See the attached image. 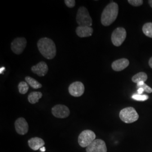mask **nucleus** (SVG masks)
<instances>
[{
    "label": "nucleus",
    "mask_w": 152,
    "mask_h": 152,
    "mask_svg": "<svg viewBox=\"0 0 152 152\" xmlns=\"http://www.w3.org/2000/svg\"><path fill=\"white\" fill-rule=\"evenodd\" d=\"M37 47L41 55L47 59H53L56 56L57 48L54 42L50 38H41L37 42Z\"/></svg>",
    "instance_id": "1"
},
{
    "label": "nucleus",
    "mask_w": 152,
    "mask_h": 152,
    "mask_svg": "<svg viewBox=\"0 0 152 152\" xmlns=\"http://www.w3.org/2000/svg\"><path fill=\"white\" fill-rule=\"evenodd\" d=\"M119 8L115 2L109 3L103 10L101 16V23L104 26H109L111 25L118 14Z\"/></svg>",
    "instance_id": "2"
},
{
    "label": "nucleus",
    "mask_w": 152,
    "mask_h": 152,
    "mask_svg": "<svg viewBox=\"0 0 152 152\" xmlns=\"http://www.w3.org/2000/svg\"><path fill=\"white\" fill-rule=\"evenodd\" d=\"M76 21L78 26L90 27L93 25V20L89 12L85 7L81 6L78 10L76 16Z\"/></svg>",
    "instance_id": "3"
},
{
    "label": "nucleus",
    "mask_w": 152,
    "mask_h": 152,
    "mask_svg": "<svg viewBox=\"0 0 152 152\" xmlns=\"http://www.w3.org/2000/svg\"><path fill=\"white\" fill-rule=\"evenodd\" d=\"M139 114L133 107H127L120 112V119L126 124H131L139 119Z\"/></svg>",
    "instance_id": "4"
},
{
    "label": "nucleus",
    "mask_w": 152,
    "mask_h": 152,
    "mask_svg": "<svg viewBox=\"0 0 152 152\" xmlns=\"http://www.w3.org/2000/svg\"><path fill=\"white\" fill-rule=\"evenodd\" d=\"M96 139V135L93 131L90 130H86L81 132L79 135L78 142L79 145L85 148L89 146Z\"/></svg>",
    "instance_id": "5"
},
{
    "label": "nucleus",
    "mask_w": 152,
    "mask_h": 152,
    "mask_svg": "<svg viewBox=\"0 0 152 152\" xmlns=\"http://www.w3.org/2000/svg\"><path fill=\"white\" fill-rule=\"evenodd\" d=\"M127 33L126 29L122 27H118L113 32L111 40L115 46H120L126 38Z\"/></svg>",
    "instance_id": "6"
},
{
    "label": "nucleus",
    "mask_w": 152,
    "mask_h": 152,
    "mask_svg": "<svg viewBox=\"0 0 152 152\" xmlns=\"http://www.w3.org/2000/svg\"><path fill=\"white\" fill-rule=\"evenodd\" d=\"M27 40L24 37H18L15 38L11 43V48L15 54H21L27 45Z\"/></svg>",
    "instance_id": "7"
},
{
    "label": "nucleus",
    "mask_w": 152,
    "mask_h": 152,
    "mask_svg": "<svg viewBox=\"0 0 152 152\" xmlns=\"http://www.w3.org/2000/svg\"><path fill=\"white\" fill-rule=\"evenodd\" d=\"M86 152H107V148L104 141L102 139H95L86 148Z\"/></svg>",
    "instance_id": "8"
},
{
    "label": "nucleus",
    "mask_w": 152,
    "mask_h": 152,
    "mask_svg": "<svg viewBox=\"0 0 152 152\" xmlns=\"http://www.w3.org/2000/svg\"><path fill=\"white\" fill-rule=\"evenodd\" d=\"M53 115L59 118H66L70 114V111L67 106L64 105H55L51 109Z\"/></svg>",
    "instance_id": "9"
},
{
    "label": "nucleus",
    "mask_w": 152,
    "mask_h": 152,
    "mask_svg": "<svg viewBox=\"0 0 152 152\" xmlns=\"http://www.w3.org/2000/svg\"><path fill=\"white\" fill-rule=\"evenodd\" d=\"M68 91L72 96L74 97H79L84 93L85 86L81 82L77 81L69 85Z\"/></svg>",
    "instance_id": "10"
},
{
    "label": "nucleus",
    "mask_w": 152,
    "mask_h": 152,
    "mask_svg": "<svg viewBox=\"0 0 152 152\" xmlns=\"http://www.w3.org/2000/svg\"><path fill=\"white\" fill-rule=\"evenodd\" d=\"M15 128L17 133L20 135H24L28 131V124L25 118L20 117L15 121Z\"/></svg>",
    "instance_id": "11"
},
{
    "label": "nucleus",
    "mask_w": 152,
    "mask_h": 152,
    "mask_svg": "<svg viewBox=\"0 0 152 152\" xmlns=\"http://www.w3.org/2000/svg\"><path fill=\"white\" fill-rule=\"evenodd\" d=\"M31 70L33 73L37 75L38 76L43 77L48 73V68L45 61H41L36 65L32 67Z\"/></svg>",
    "instance_id": "12"
},
{
    "label": "nucleus",
    "mask_w": 152,
    "mask_h": 152,
    "mask_svg": "<svg viewBox=\"0 0 152 152\" xmlns=\"http://www.w3.org/2000/svg\"><path fill=\"white\" fill-rule=\"evenodd\" d=\"M130 62L128 59L122 58L114 61L112 64V68L114 71L120 72L124 70L129 66Z\"/></svg>",
    "instance_id": "13"
},
{
    "label": "nucleus",
    "mask_w": 152,
    "mask_h": 152,
    "mask_svg": "<svg viewBox=\"0 0 152 152\" xmlns=\"http://www.w3.org/2000/svg\"><path fill=\"white\" fill-rule=\"evenodd\" d=\"M77 35L81 37H88L92 36L93 33V29L90 27L87 26H78L76 29Z\"/></svg>",
    "instance_id": "14"
},
{
    "label": "nucleus",
    "mask_w": 152,
    "mask_h": 152,
    "mask_svg": "<svg viewBox=\"0 0 152 152\" xmlns=\"http://www.w3.org/2000/svg\"><path fill=\"white\" fill-rule=\"evenodd\" d=\"M29 146L33 151H38L45 145L44 140L38 137H32L28 141Z\"/></svg>",
    "instance_id": "15"
},
{
    "label": "nucleus",
    "mask_w": 152,
    "mask_h": 152,
    "mask_svg": "<svg viewBox=\"0 0 152 152\" xmlns=\"http://www.w3.org/2000/svg\"><path fill=\"white\" fill-rule=\"evenodd\" d=\"M42 97V94L41 92L34 91L30 93L28 95V100L30 104H34L38 103L39 100Z\"/></svg>",
    "instance_id": "16"
},
{
    "label": "nucleus",
    "mask_w": 152,
    "mask_h": 152,
    "mask_svg": "<svg viewBox=\"0 0 152 152\" xmlns=\"http://www.w3.org/2000/svg\"><path fill=\"white\" fill-rule=\"evenodd\" d=\"M148 79L147 75L144 72H139L132 77V81L134 83L138 84L140 82H145Z\"/></svg>",
    "instance_id": "17"
},
{
    "label": "nucleus",
    "mask_w": 152,
    "mask_h": 152,
    "mask_svg": "<svg viewBox=\"0 0 152 152\" xmlns=\"http://www.w3.org/2000/svg\"><path fill=\"white\" fill-rule=\"evenodd\" d=\"M25 80L26 81V82L31 87H32L33 88L35 89H38V88H40L42 87V85L38 82L37 80H36L35 79L32 78L31 77L29 76H27L25 78Z\"/></svg>",
    "instance_id": "18"
},
{
    "label": "nucleus",
    "mask_w": 152,
    "mask_h": 152,
    "mask_svg": "<svg viewBox=\"0 0 152 152\" xmlns=\"http://www.w3.org/2000/svg\"><path fill=\"white\" fill-rule=\"evenodd\" d=\"M143 32L145 36L152 38V23H145L143 27Z\"/></svg>",
    "instance_id": "19"
},
{
    "label": "nucleus",
    "mask_w": 152,
    "mask_h": 152,
    "mask_svg": "<svg viewBox=\"0 0 152 152\" xmlns=\"http://www.w3.org/2000/svg\"><path fill=\"white\" fill-rule=\"evenodd\" d=\"M18 89L21 94H25L28 91V84L26 82H20L18 85Z\"/></svg>",
    "instance_id": "20"
},
{
    "label": "nucleus",
    "mask_w": 152,
    "mask_h": 152,
    "mask_svg": "<svg viewBox=\"0 0 152 152\" xmlns=\"http://www.w3.org/2000/svg\"><path fill=\"white\" fill-rule=\"evenodd\" d=\"M136 87L137 88H143L144 91H145L146 93H152V88L148 86L147 85H146L144 82H140L137 84Z\"/></svg>",
    "instance_id": "21"
},
{
    "label": "nucleus",
    "mask_w": 152,
    "mask_h": 152,
    "mask_svg": "<svg viewBox=\"0 0 152 152\" xmlns=\"http://www.w3.org/2000/svg\"><path fill=\"white\" fill-rule=\"evenodd\" d=\"M132 98L137 101H145L148 99L149 96L146 95H139L135 94L132 96Z\"/></svg>",
    "instance_id": "22"
},
{
    "label": "nucleus",
    "mask_w": 152,
    "mask_h": 152,
    "mask_svg": "<svg viewBox=\"0 0 152 152\" xmlns=\"http://www.w3.org/2000/svg\"><path fill=\"white\" fill-rule=\"evenodd\" d=\"M128 2L133 6H139L143 5V1L142 0H129Z\"/></svg>",
    "instance_id": "23"
},
{
    "label": "nucleus",
    "mask_w": 152,
    "mask_h": 152,
    "mask_svg": "<svg viewBox=\"0 0 152 152\" xmlns=\"http://www.w3.org/2000/svg\"><path fill=\"white\" fill-rule=\"evenodd\" d=\"M64 2L67 7L69 8H72L75 7L76 5V1L75 0H65Z\"/></svg>",
    "instance_id": "24"
},
{
    "label": "nucleus",
    "mask_w": 152,
    "mask_h": 152,
    "mask_svg": "<svg viewBox=\"0 0 152 152\" xmlns=\"http://www.w3.org/2000/svg\"><path fill=\"white\" fill-rule=\"evenodd\" d=\"M144 91V90L143 88H139L138 90H137V93H138V94H139V95H142Z\"/></svg>",
    "instance_id": "25"
},
{
    "label": "nucleus",
    "mask_w": 152,
    "mask_h": 152,
    "mask_svg": "<svg viewBox=\"0 0 152 152\" xmlns=\"http://www.w3.org/2000/svg\"><path fill=\"white\" fill-rule=\"evenodd\" d=\"M149 65L150 67L152 68V57L150 58L149 60Z\"/></svg>",
    "instance_id": "26"
},
{
    "label": "nucleus",
    "mask_w": 152,
    "mask_h": 152,
    "mask_svg": "<svg viewBox=\"0 0 152 152\" xmlns=\"http://www.w3.org/2000/svg\"><path fill=\"white\" fill-rule=\"evenodd\" d=\"M40 151L41 152H45V151H46V148H45V147H44V146H43V147H42L40 149Z\"/></svg>",
    "instance_id": "27"
},
{
    "label": "nucleus",
    "mask_w": 152,
    "mask_h": 152,
    "mask_svg": "<svg viewBox=\"0 0 152 152\" xmlns=\"http://www.w3.org/2000/svg\"><path fill=\"white\" fill-rule=\"evenodd\" d=\"M148 2H149V4L150 5V6L152 8V0H149L148 1Z\"/></svg>",
    "instance_id": "28"
}]
</instances>
